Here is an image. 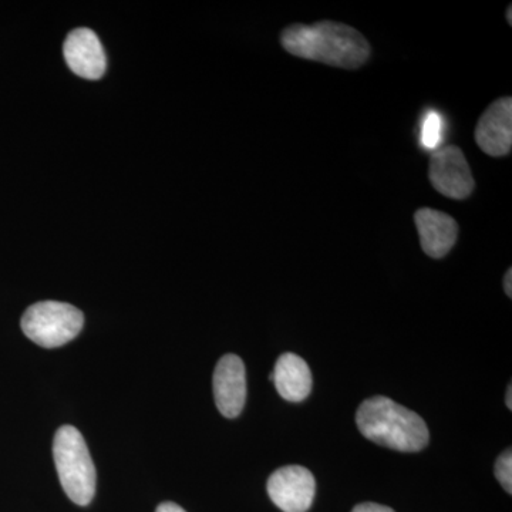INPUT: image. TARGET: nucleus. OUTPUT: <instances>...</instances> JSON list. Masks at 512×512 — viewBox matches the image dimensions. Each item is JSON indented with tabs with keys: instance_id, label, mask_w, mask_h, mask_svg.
I'll return each instance as SVG.
<instances>
[{
	"instance_id": "14",
	"label": "nucleus",
	"mask_w": 512,
	"mask_h": 512,
	"mask_svg": "<svg viewBox=\"0 0 512 512\" xmlns=\"http://www.w3.org/2000/svg\"><path fill=\"white\" fill-rule=\"evenodd\" d=\"M352 512H394L392 508L386 507V505H380L376 503H363L356 505Z\"/></svg>"
},
{
	"instance_id": "11",
	"label": "nucleus",
	"mask_w": 512,
	"mask_h": 512,
	"mask_svg": "<svg viewBox=\"0 0 512 512\" xmlns=\"http://www.w3.org/2000/svg\"><path fill=\"white\" fill-rule=\"evenodd\" d=\"M271 380H274L278 393L288 402H302L311 394V369L308 363L295 353H284L279 357Z\"/></svg>"
},
{
	"instance_id": "2",
	"label": "nucleus",
	"mask_w": 512,
	"mask_h": 512,
	"mask_svg": "<svg viewBox=\"0 0 512 512\" xmlns=\"http://www.w3.org/2000/svg\"><path fill=\"white\" fill-rule=\"evenodd\" d=\"M356 423L367 440L402 453H416L429 444V429L419 414L389 397L376 396L360 404Z\"/></svg>"
},
{
	"instance_id": "4",
	"label": "nucleus",
	"mask_w": 512,
	"mask_h": 512,
	"mask_svg": "<svg viewBox=\"0 0 512 512\" xmlns=\"http://www.w3.org/2000/svg\"><path fill=\"white\" fill-rule=\"evenodd\" d=\"M83 325L82 311L69 303L56 301L37 302L22 318L26 338L47 349L66 345L82 332Z\"/></svg>"
},
{
	"instance_id": "7",
	"label": "nucleus",
	"mask_w": 512,
	"mask_h": 512,
	"mask_svg": "<svg viewBox=\"0 0 512 512\" xmlns=\"http://www.w3.org/2000/svg\"><path fill=\"white\" fill-rule=\"evenodd\" d=\"M214 397L218 410L227 419H235L247 400V375L241 357H221L214 372Z\"/></svg>"
},
{
	"instance_id": "17",
	"label": "nucleus",
	"mask_w": 512,
	"mask_h": 512,
	"mask_svg": "<svg viewBox=\"0 0 512 512\" xmlns=\"http://www.w3.org/2000/svg\"><path fill=\"white\" fill-rule=\"evenodd\" d=\"M512 386H508L507 397H505V403H507L508 409H512Z\"/></svg>"
},
{
	"instance_id": "8",
	"label": "nucleus",
	"mask_w": 512,
	"mask_h": 512,
	"mask_svg": "<svg viewBox=\"0 0 512 512\" xmlns=\"http://www.w3.org/2000/svg\"><path fill=\"white\" fill-rule=\"evenodd\" d=\"M63 53L70 70L83 79L99 80L106 73V52L92 29L79 28L70 32Z\"/></svg>"
},
{
	"instance_id": "1",
	"label": "nucleus",
	"mask_w": 512,
	"mask_h": 512,
	"mask_svg": "<svg viewBox=\"0 0 512 512\" xmlns=\"http://www.w3.org/2000/svg\"><path fill=\"white\" fill-rule=\"evenodd\" d=\"M281 43L289 55L349 70L362 67L372 52L359 30L332 20L288 26Z\"/></svg>"
},
{
	"instance_id": "3",
	"label": "nucleus",
	"mask_w": 512,
	"mask_h": 512,
	"mask_svg": "<svg viewBox=\"0 0 512 512\" xmlns=\"http://www.w3.org/2000/svg\"><path fill=\"white\" fill-rule=\"evenodd\" d=\"M53 457L64 493L77 505H89L96 493V467L79 430L63 426L53 441Z\"/></svg>"
},
{
	"instance_id": "6",
	"label": "nucleus",
	"mask_w": 512,
	"mask_h": 512,
	"mask_svg": "<svg viewBox=\"0 0 512 512\" xmlns=\"http://www.w3.org/2000/svg\"><path fill=\"white\" fill-rule=\"evenodd\" d=\"M272 503L284 512H306L316 493L315 477L308 468L286 466L276 470L266 485Z\"/></svg>"
},
{
	"instance_id": "15",
	"label": "nucleus",
	"mask_w": 512,
	"mask_h": 512,
	"mask_svg": "<svg viewBox=\"0 0 512 512\" xmlns=\"http://www.w3.org/2000/svg\"><path fill=\"white\" fill-rule=\"evenodd\" d=\"M156 512H187L180 505L175 503H163L158 505Z\"/></svg>"
},
{
	"instance_id": "16",
	"label": "nucleus",
	"mask_w": 512,
	"mask_h": 512,
	"mask_svg": "<svg viewBox=\"0 0 512 512\" xmlns=\"http://www.w3.org/2000/svg\"><path fill=\"white\" fill-rule=\"evenodd\" d=\"M511 281H512V271H511V269H508V272H507V274H505V278H504V291H505V293H507L508 298H511V296H512Z\"/></svg>"
},
{
	"instance_id": "10",
	"label": "nucleus",
	"mask_w": 512,
	"mask_h": 512,
	"mask_svg": "<svg viewBox=\"0 0 512 512\" xmlns=\"http://www.w3.org/2000/svg\"><path fill=\"white\" fill-rule=\"evenodd\" d=\"M420 244L424 254L441 259L456 245L458 224L453 217L443 211L420 208L414 214Z\"/></svg>"
},
{
	"instance_id": "5",
	"label": "nucleus",
	"mask_w": 512,
	"mask_h": 512,
	"mask_svg": "<svg viewBox=\"0 0 512 512\" xmlns=\"http://www.w3.org/2000/svg\"><path fill=\"white\" fill-rule=\"evenodd\" d=\"M429 177L436 191L451 200H466L476 187L470 164L456 146L439 148L431 154Z\"/></svg>"
},
{
	"instance_id": "9",
	"label": "nucleus",
	"mask_w": 512,
	"mask_h": 512,
	"mask_svg": "<svg viewBox=\"0 0 512 512\" xmlns=\"http://www.w3.org/2000/svg\"><path fill=\"white\" fill-rule=\"evenodd\" d=\"M478 147L491 157L508 156L512 147V100L498 99L484 111L476 127Z\"/></svg>"
},
{
	"instance_id": "12",
	"label": "nucleus",
	"mask_w": 512,
	"mask_h": 512,
	"mask_svg": "<svg viewBox=\"0 0 512 512\" xmlns=\"http://www.w3.org/2000/svg\"><path fill=\"white\" fill-rule=\"evenodd\" d=\"M443 137V119L439 111H427L421 124L420 141L427 150H436L441 144Z\"/></svg>"
},
{
	"instance_id": "13",
	"label": "nucleus",
	"mask_w": 512,
	"mask_h": 512,
	"mask_svg": "<svg viewBox=\"0 0 512 512\" xmlns=\"http://www.w3.org/2000/svg\"><path fill=\"white\" fill-rule=\"evenodd\" d=\"M495 477L503 485L505 491L508 494L512 493V453L511 448L505 450L500 457H498L497 463H495Z\"/></svg>"
},
{
	"instance_id": "18",
	"label": "nucleus",
	"mask_w": 512,
	"mask_h": 512,
	"mask_svg": "<svg viewBox=\"0 0 512 512\" xmlns=\"http://www.w3.org/2000/svg\"><path fill=\"white\" fill-rule=\"evenodd\" d=\"M512 6H508V12H507V20H508V23H510V25H512V20H511V16H512Z\"/></svg>"
}]
</instances>
